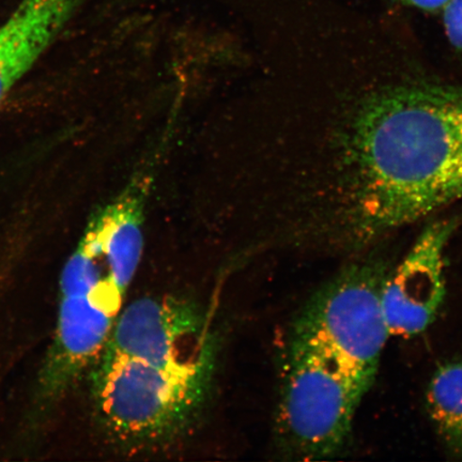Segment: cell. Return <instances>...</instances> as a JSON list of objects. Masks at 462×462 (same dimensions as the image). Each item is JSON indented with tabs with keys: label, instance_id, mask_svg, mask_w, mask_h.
Wrapping results in <instances>:
<instances>
[{
	"label": "cell",
	"instance_id": "obj_8",
	"mask_svg": "<svg viewBox=\"0 0 462 462\" xmlns=\"http://www.w3.org/2000/svg\"><path fill=\"white\" fill-rule=\"evenodd\" d=\"M426 406L448 454L462 460V360L436 369L426 392Z\"/></svg>",
	"mask_w": 462,
	"mask_h": 462
},
{
	"label": "cell",
	"instance_id": "obj_3",
	"mask_svg": "<svg viewBox=\"0 0 462 462\" xmlns=\"http://www.w3.org/2000/svg\"><path fill=\"white\" fill-rule=\"evenodd\" d=\"M374 381L330 351L292 335L277 411L282 446L305 459L339 453Z\"/></svg>",
	"mask_w": 462,
	"mask_h": 462
},
{
	"label": "cell",
	"instance_id": "obj_5",
	"mask_svg": "<svg viewBox=\"0 0 462 462\" xmlns=\"http://www.w3.org/2000/svg\"><path fill=\"white\" fill-rule=\"evenodd\" d=\"M212 351L205 317L194 304L172 297L143 298L117 317L101 359L165 365L206 359Z\"/></svg>",
	"mask_w": 462,
	"mask_h": 462
},
{
	"label": "cell",
	"instance_id": "obj_6",
	"mask_svg": "<svg viewBox=\"0 0 462 462\" xmlns=\"http://www.w3.org/2000/svg\"><path fill=\"white\" fill-rule=\"evenodd\" d=\"M455 226L452 219L429 225L391 270L383 292L391 337H415L435 321L446 297V250Z\"/></svg>",
	"mask_w": 462,
	"mask_h": 462
},
{
	"label": "cell",
	"instance_id": "obj_10",
	"mask_svg": "<svg viewBox=\"0 0 462 462\" xmlns=\"http://www.w3.org/2000/svg\"><path fill=\"white\" fill-rule=\"evenodd\" d=\"M403 4L425 11H439L444 8L448 0H401Z\"/></svg>",
	"mask_w": 462,
	"mask_h": 462
},
{
	"label": "cell",
	"instance_id": "obj_1",
	"mask_svg": "<svg viewBox=\"0 0 462 462\" xmlns=\"http://www.w3.org/2000/svg\"><path fill=\"white\" fill-rule=\"evenodd\" d=\"M350 129L351 225L359 244L462 199V86L381 87L364 97Z\"/></svg>",
	"mask_w": 462,
	"mask_h": 462
},
{
	"label": "cell",
	"instance_id": "obj_9",
	"mask_svg": "<svg viewBox=\"0 0 462 462\" xmlns=\"http://www.w3.org/2000/svg\"><path fill=\"white\" fill-rule=\"evenodd\" d=\"M442 10L448 42L462 53V0H448Z\"/></svg>",
	"mask_w": 462,
	"mask_h": 462
},
{
	"label": "cell",
	"instance_id": "obj_4",
	"mask_svg": "<svg viewBox=\"0 0 462 462\" xmlns=\"http://www.w3.org/2000/svg\"><path fill=\"white\" fill-rule=\"evenodd\" d=\"M390 273L389 263L383 258L369 257L349 265L310 300L293 335L375 379L391 337L383 308Z\"/></svg>",
	"mask_w": 462,
	"mask_h": 462
},
{
	"label": "cell",
	"instance_id": "obj_2",
	"mask_svg": "<svg viewBox=\"0 0 462 462\" xmlns=\"http://www.w3.org/2000/svg\"><path fill=\"white\" fill-rule=\"evenodd\" d=\"M213 360L159 365L100 359L92 385L104 425L128 443H161L180 435L204 406Z\"/></svg>",
	"mask_w": 462,
	"mask_h": 462
},
{
	"label": "cell",
	"instance_id": "obj_7",
	"mask_svg": "<svg viewBox=\"0 0 462 462\" xmlns=\"http://www.w3.org/2000/svg\"><path fill=\"white\" fill-rule=\"evenodd\" d=\"M116 319L83 294L60 298L55 337L39 377L40 402H54L65 394L101 354Z\"/></svg>",
	"mask_w": 462,
	"mask_h": 462
}]
</instances>
